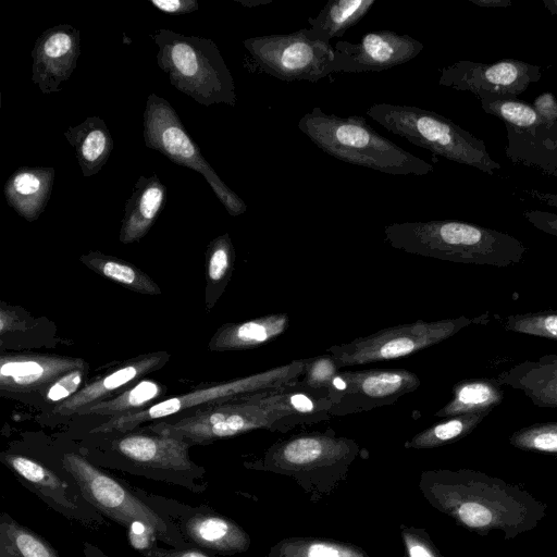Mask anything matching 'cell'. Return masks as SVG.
<instances>
[{
  "label": "cell",
  "mask_w": 557,
  "mask_h": 557,
  "mask_svg": "<svg viewBox=\"0 0 557 557\" xmlns=\"http://www.w3.org/2000/svg\"><path fill=\"white\" fill-rule=\"evenodd\" d=\"M419 488L433 508L481 536L498 532L513 540L535 529L547 510L524 488L471 469L426 470Z\"/></svg>",
  "instance_id": "cell-1"
},
{
  "label": "cell",
  "mask_w": 557,
  "mask_h": 557,
  "mask_svg": "<svg viewBox=\"0 0 557 557\" xmlns=\"http://www.w3.org/2000/svg\"><path fill=\"white\" fill-rule=\"evenodd\" d=\"M384 234L396 249L465 264L506 268L520 263L527 252L508 233L455 220L392 223Z\"/></svg>",
  "instance_id": "cell-2"
},
{
  "label": "cell",
  "mask_w": 557,
  "mask_h": 557,
  "mask_svg": "<svg viewBox=\"0 0 557 557\" xmlns=\"http://www.w3.org/2000/svg\"><path fill=\"white\" fill-rule=\"evenodd\" d=\"M299 129L321 150L341 161L392 175H428L434 168L381 136L359 115L342 117L314 107Z\"/></svg>",
  "instance_id": "cell-3"
},
{
  "label": "cell",
  "mask_w": 557,
  "mask_h": 557,
  "mask_svg": "<svg viewBox=\"0 0 557 557\" xmlns=\"http://www.w3.org/2000/svg\"><path fill=\"white\" fill-rule=\"evenodd\" d=\"M282 391L214 403L181 419L152 423L148 429L185 440L191 445H206L253 430L285 431L311 423L288 408Z\"/></svg>",
  "instance_id": "cell-4"
},
{
  "label": "cell",
  "mask_w": 557,
  "mask_h": 557,
  "mask_svg": "<svg viewBox=\"0 0 557 557\" xmlns=\"http://www.w3.org/2000/svg\"><path fill=\"white\" fill-rule=\"evenodd\" d=\"M157 64L171 85L199 104H236L233 76L213 40L165 28L152 35Z\"/></svg>",
  "instance_id": "cell-5"
},
{
  "label": "cell",
  "mask_w": 557,
  "mask_h": 557,
  "mask_svg": "<svg viewBox=\"0 0 557 557\" xmlns=\"http://www.w3.org/2000/svg\"><path fill=\"white\" fill-rule=\"evenodd\" d=\"M358 454L352 440L307 433L274 443L261 459L246 467L292 476L317 496L330 493L346 478Z\"/></svg>",
  "instance_id": "cell-6"
},
{
  "label": "cell",
  "mask_w": 557,
  "mask_h": 557,
  "mask_svg": "<svg viewBox=\"0 0 557 557\" xmlns=\"http://www.w3.org/2000/svg\"><path fill=\"white\" fill-rule=\"evenodd\" d=\"M367 114L388 132L434 154L490 175L502 169L482 139L434 111L407 104L374 103Z\"/></svg>",
  "instance_id": "cell-7"
},
{
  "label": "cell",
  "mask_w": 557,
  "mask_h": 557,
  "mask_svg": "<svg viewBox=\"0 0 557 557\" xmlns=\"http://www.w3.org/2000/svg\"><path fill=\"white\" fill-rule=\"evenodd\" d=\"M61 468L77 485L82 497L97 512L126 530L143 522L154 530L158 540L176 548L191 547L176 527L146 504L132 490L76 453H64Z\"/></svg>",
  "instance_id": "cell-8"
},
{
  "label": "cell",
  "mask_w": 557,
  "mask_h": 557,
  "mask_svg": "<svg viewBox=\"0 0 557 557\" xmlns=\"http://www.w3.org/2000/svg\"><path fill=\"white\" fill-rule=\"evenodd\" d=\"M309 360L292 363L231 381L194 388L152 404L148 408L109 418L89 433H128L144 422L164 419L187 409L203 407L236 397L276 392L296 385L306 372Z\"/></svg>",
  "instance_id": "cell-9"
},
{
  "label": "cell",
  "mask_w": 557,
  "mask_h": 557,
  "mask_svg": "<svg viewBox=\"0 0 557 557\" xmlns=\"http://www.w3.org/2000/svg\"><path fill=\"white\" fill-rule=\"evenodd\" d=\"M243 45L256 69L281 81L318 82L335 72L334 46L310 27L251 37Z\"/></svg>",
  "instance_id": "cell-10"
},
{
  "label": "cell",
  "mask_w": 557,
  "mask_h": 557,
  "mask_svg": "<svg viewBox=\"0 0 557 557\" xmlns=\"http://www.w3.org/2000/svg\"><path fill=\"white\" fill-rule=\"evenodd\" d=\"M143 119L144 141L147 148L157 150L178 165L200 173L232 216L246 212V203L206 161L200 148L188 135L176 111L168 100L156 94H150Z\"/></svg>",
  "instance_id": "cell-11"
},
{
  "label": "cell",
  "mask_w": 557,
  "mask_h": 557,
  "mask_svg": "<svg viewBox=\"0 0 557 557\" xmlns=\"http://www.w3.org/2000/svg\"><path fill=\"white\" fill-rule=\"evenodd\" d=\"M483 317H459L433 322L418 320L383 329L348 344L332 346L327 348V352L339 370L345 367L392 360L436 345L472 323H481Z\"/></svg>",
  "instance_id": "cell-12"
},
{
  "label": "cell",
  "mask_w": 557,
  "mask_h": 557,
  "mask_svg": "<svg viewBox=\"0 0 557 557\" xmlns=\"http://www.w3.org/2000/svg\"><path fill=\"white\" fill-rule=\"evenodd\" d=\"M131 487L140 499L172 522L191 547L218 555H235L250 547L249 534L234 520L209 506H190Z\"/></svg>",
  "instance_id": "cell-13"
},
{
  "label": "cell",
  "mask_w": 557,
  "mask_h": 557,
  "mask_svg": "<svg viewBox=\"0 0 557 557\" xmlns=\"http://www.w3.org/2000/svg\"><path fill=\"white\" fill-rule=\"evenodd\" d=\"M191 444L185 440L160 433H126L112 442V450L133 468L158 472L159 480L184 485L193 492H201L205 484L195 483L201 479L205 469L189 457Z\"/></svg>",
  "instance_id": "cell-14"
},
{
  "label": "cell",
  "mask_w": 557,
  "mask_h": 557,
  "mask_svg": "<svg viewBox=\"0 0 557 557\" xmlns=\"http://www.w3.org/2000/svg\"><path fill=\"white\" fill-rule=\"evenodd\" d=\"M440 73V85L470 91L474 96L486 92L518 97L542 78L541 66L515 59H503L494 63L461 60L441 69Z\"/></svg>",
  "instance_id": "cell-15"
},
{
  "label": "cell",
  "mask_w": 557,
  "mask_h": 557,
  "mask_svg": "<svg viewBox=\"0 0 557 557\" xmlns=\"http://www.w3.org/2000/svg\"><path fill=\"white\" fill-rule=\"evenodd\" d=\"M338 375L347 387L338 393L331 389L335 404L330 416L357 413L393 404L420 385L417 374L405 369L339 370Z\"/></svg>",
  "instance_id": "cell-16"
},
{
  "label": "cell",
  "mask_w": 557,
  "mask_h": 557,
  "mask_svg": "<svg viewBox=\"0 0 557 557\" xmlns=\"http://www.w3.org/2000/svg\"><path fill=\"white\" fill-rule=\"evenodd\" d=\"M0 458L27 488L69 519L86 525L103 522L96 509L83 506L82 502H87L75 482L71 484L54 470L25 455L2 453Z\"/></svg>",
  "instance_id": "cell-17"
},
{
  "label": "cell",
  "mask_w": 557,
  "mask_h": 557,
  "mask_svg": "<svg viewBox=\"0 0 557 557\" xmlns=\"http://www.w3.org/2000/svg\"><path fill=\"white\" fill-rule=\"evenodd\" d=\"M335 72H380L411 61L423 44L392 30L367 33L359 42L339 40L334 46Z\"/></svg>",
  "instance_id": "cell-18"
},
{
  "label": "cell",
  "mask_w": 557,
  "mask_h": 557,
  "mask_svg": "<svg viewBox=\"0 0 557 557\" xmlns=\"http://www.w3.org/2000/svg\"><path fill=\"white\" fill-rule=\"evenodd\" d=\"M32 81L42 94L61 90V83L70 79L81 54L79 30L70 24L46 29L35 41Z\"/></svg>",
  "instance_id": "cell-19"
},
{
  "label": "cell",
  "mask_w": 557,
  "mask_h": 557,
  "mask_svg": "<svg viewBox=\"0 0 557 557\" xmlns=\"http://www.w3.org/2000/svg\"><path fill=\"white\" fill-rule=\"evenodd\" d=\"M88 363L74 357L55 355H2L0 357V389L28 393L45 389L58 377Z\"/></svg>",
  "instance_id": "cell-20"
},
{
  "label": "cell",
  "mask_w": 557,
  "mask_h": 557,
  "mask_svg": "<svg viewBox=\"0 0 557 557\" xmlns=\"http://www.w3.org/2000/svg\"><path fill=\"white\" fill-rule=\"evenodd\" d=\"M170 359L166 351L150 352L129 359L111 372L86 383L69 399L59 403L52 413L75 414L79 409L113 397V394L148 373L161 369Z\"/></svg>",
  "instance_id": "cell-21"
},
{
  "label": "cell",
  "mask_w": 557,
  "mask_h": 557,
  "mask_svg": "<svg viewBox=\"0 0 557 557\" xmlns=\"http://www.w3.org/2000/svg\"><path fill=\"white\" fill-rule=\"evenodd\" d=\"M506 157L516 164L557 176V122L529 128L506 125Z\"/></svg>",
  "instance_id": "cell-22"
},
{
  "label": "cell",
  "mask_w": 557,
  "mask_h": 557,
  "mask_svg": "<svg viewBox=\"0 0 557 557\" xmlns=\"http://www.w3.org/2000/svg\"><path fill=\"white\" fill-rule=\"evenodd\" d=\"M166 201V187L153 174L139 176L126 200L119 239L132 244L141 239L158 219Z\"/></svg>",
  "instance_id": "cell-23"
},
{
  "label": "cell",
  "mask_w": 557,
  "mask_h": 557,
  "mask_svg": "<svg viewBox=\"0 0 557 557\" xmlns=\"http://www.w3.org/2000/svg\"><path fill=\"white\" fill-rule=\"evenodd\" d=\"M54 173L51 166L18 168L4 184L7 203L26 221H36L50 199Z\"/></svg>",
  "instance_id": "cell-24"
},
{
  "label": "cell",
  "mask_w": 557,
  "mask_h": 557,
  "mask_svg": "<svg viewBox=\"0 0 557 557\" xmlns=\"http://www.w3.org/2000/svg\"><path fill=\"white\" fill-rule=\"evenodd\" d=\"M498 383L521 391L535 406L557 408V355L522 361L496 377Z\"/></svg>",
  "instance_id": "cell-25"
},
{
  "label": "cell",
  "mask_w": 557,
  "mask_h": 557,
  "mask_svg": "<svg viewBox=\"0 0 557 557\" xmlns=\"http://www.w3.org/2000/svg\"><path fill=\"white\" fill-rule=\"evenodd\" d=\"M288 326L286 314H270L240 323L222 325L211 337V351H237L256 348L282 335Z\"/></svg>",
  "instance_id": "cell-26"
},
{
  "label": "cell",
  "mask_w": 557,
  "mask_h": 557,
  "mask_svg": "<svg viewBox=\"0 0 557 557\" xmlns=\"http://www.w3.org/2000/svg\"><path fill=\"white\" fill-rule=\"evenodd\" d=\"M63 135L75 149L85 177L97 174L113 150L112 136L99 116L87 117L81 124L69 127Z\"/></svg>",
  "instance_id": "cell-27"
},
{
  "label": "cell",
  "mask_w": 557,
  "mask_h": 557,
  "mask_svg": "<svg viewBox=\"0 0 557 557\" xmlns=\"http://www.w3.org/2000/svg\"><path fill=\"white\" fill-rule=\"evenodd\" d=\"M503 399L504 392L496 379L465 380L454 386L453 398L434 416L450 418L466 413H490Z\"/></svg>",
  "instance_id": "cell-28"
},
{
  "label": "cell",
  "mask_w": 557,
  "mask_h": 557,
  "mask_svg": "<svg viewBox=\"0 0 557 557\" xmlns=\"http://www.w3.org/2000/svg\"><path fill=\"white\" fill-rule=\"evenodd\" d=\"M79 261L99 275L127 289L145 295H159V285L134 264L100 251L82 255Z\"/></svg>",
  "instance_id": "cell-29"
},
{
  "label": "cell",
  "mask_w": 557,
  "mask_h": 557,
  "mask_svg": "<svg viewBox=\"0 0 557 557\" xmlns=\"http://www.w3.org/2000/svg\"><path fill=\"white\" fill-rule=\"evenodd\" d=\"M166 392L161 383L144 379L126 388L114 397L99 401L79 409L75 414L109 416L110 418L124 416L143 410L151 406Z\"/></svg>",
  "instance_id": "cell-30"
},
{
  "label": "cell",
  "mask_w": 557,
  "mask_h": 557,
  "mask_svg": "<svg viewBox=\"0 0 557 557\" xmlns=\"http://www.w3.org/2000/svg\"><path fill=\"white\" fill-rule=\"evenodd\" d=\"M376 0H330L314 17H309L310 28L330 40L341 37L361 21Z\"/></svg>",
  "instance_id": "cell-31"
},
{
  "label": "cell",
  "mask_w": 557,
  "mask_h": 557,
  "mask_svg": "<svg viewBox=\"0 0 557 557\" xmlns=\"http://www.w3.org/2000/svg\"><path fill=\"white\" fill-rule=\"evenodd\" d=\"M0 557H60L41 535L11 516H0Z\"/></svg>",
  "instance_id": "cell-32"
},
{
  "label": "cell",
  "mask_w": 557,
  "mask_h": 557,
  "mask_svg": "<svg viewBox=\"0 0 557 557\" xmlns=\"http://www.w3.org/2000/svg\"><path fill=\"white\" fill-rule=\"evenodd\" d=\"M235 250L227 233L212 239L206 249V308L210 311L232 276Z\"/></svg>",
  "instance_id": "cell-33"
},
{
  "label": "cell",
  "mask_w": 557,
  "mask_h": 557,
  "mask_svg": "<svg viewBox=\"0 0 557 557\" xmlns=\"http://www.w3.org/2000/svg\"><path fill=\"white\" fill-rule=\"evenodd\" d=\"M267 557H369L354 544L318 537H286L275 543Z\"/></svg>",
  "instance_id": "cell-34"
},
{
  "label": "cell",
  "mask_w": 557,
  "mask_h": 557,
  "mask_svg": "<svg viewBox=\"0 0 557 557\" xmlns=\"http://www.w3.org/2000/svg\"><path fill=\"white\" fill-rule=\"evenodd\" d=\"M488 414L478 412L450 417L418 433L405 443V447L425 449L456 442L470 434Z\"/></svg>",
  "instance_id": "cell-35"
},
{
  "label": "cell",
  "mask_w": 557,
  "mask_h": 557,
  "mask_svg": "<svg viewBox=\"0 0 557 557\" xmlns=\"http://www.w3.org/2000/svg\"><path fill=\"white\" fill-rule=\"evenodd\" d=\"M485 113L494 115L506 125L518 128L537 126L544 121L532 104L518 97L497 96L486 92L475 95Z\"/></svg>",
  "instance_id": "cell-36"
},
{
  "label": "cell",
  "mask_w": 557,
  "mask_h": 557,
  "mask_svg": "<svg viewBox=\"0 0 557 557\" xmlns=\"http://www.w3.org/2000/svg\"><path fill=\"white\" fill-rule=\"evenodd\" d=\"M513 447L543 454H557V421L535 423L511 434Z\"/></svg>",
  "instance_id": "cell-37"
},
{
  "label": "cell",
  "mask_w": 557,
  "mask_h": 557,
  "mask_svg": "<svg viewBox=\"0 0 557 557\" xmlns=\"http://www.w3.org/2000/svg\"><path fill=\"white\" fill-rule=\"evenodd\" d=\"M506 331L557 341V310L511 314L504 320Z\"/></svg>",
  "instance_id": "cell-38"
},
{
  "label": "cell",
  "mask_w": 557,
  "mask_h": 557,
  "mask_svg": "<svg viewBox=\"0 0 557 557\" xmlns=\"http://www.w3.org/2000/svg\"><path fill=\"white\" fill-rule=\"evenodd\" d=\"M338 371L339 369L330 355L310 359L299 383L308 389H330L332 380Z\"/></svg>",
  "instance_id": "cell-39"
},
{
  "label": "cell",
  "mask_w": 557,
  "mask_h": 557,
  "mask_svg": "<svg viewBox=\"0 0 557 557\" xmlns=\"http://www.w3.org/2000/svg\"><path fill=\"white\" fill-rule=\"evenodd\" d=\"M406 557H442L423 529L400 525Z\"/></svg>",
  "instance_id": "cell-40"
},
{
  "label": "cell",
  "mask_w": 557,
  "mask_h": 557,
  "mask_svg": "<svg viewBox=\"0 0 557 557\" xmlns=\"http://www.w3.org/2000/svg\"><path fill=\"white\" fill-rule=\"evenodd\" d=\"M88 367L66 372L46 387L45 397L50 401H64L75 395L83 386Z\"/></svg>",
  "instance_id": "cell-41"
},
{
  "label": "cell",
  "mask_w": 557,
  "mask_h": 557,
  "mask_svg": "<svg viewBox=\"0 0 557 557\" xmlns=\"http://www.w3.org/2000/svg\"><path fill=\"white\" fill-rule=\"evenodd\" d=\"M127 539L133 548L145 555L156 546L158 536L153 529L137 521L127 529Z\"/></svg>",
  "instance_id": "cell-42"
},
{
  "label": "cell",
  "mask_w": 557,
  "mask_h": 557,
  "mask_svg": "<svg viewBox=\"0 0 557 557\" xmlns=\"http://www.w3.org/2000/svg\"><path fill=\"white\" fill-rule=\"evenodd\" d=\"M523 216L535 228L557 237V213L530 209L523 211Z\"/></svg>",
  "instance_id": "cell-43"
},
{
  "label": "cell",
  "mask_w": 557,
  "mask_h": 557,
  "mask_svg": "<svg viewBox=\"0 0 557 557\" xmlns=\"http://www.w3.org/2000/svg\"><path fill=\"white\" fill-rule=\"evenodd\" d=\"M532 106L544 123L557 122V100L554 94L547 91L539 95Z\"/></svg>",
  "instance_id": "cell-44"
},
{
  "label": "cell",
  "mask_w": 557,
  "mask_h": 557,
  "mask_svg": "<svg viewBox=\"0 0 557 557\" xmlns=\"http://www.w3.org/2000/svg\"><path fill=\"white\" fill-rule=\"evenodd\" d=\"M150 3L164 13L187 14L199 9L196 0H150Z\"/></svg>",
  "instance_id": "cell-45"
},
{
  "label": "cell",
  "mask_w": 557,
  "mask_h": 557,
  "mask_svg": "<svg viewBox=\"0 0 557 557\" xmlns=\"http://www.w3.org/2000/svg\"><path fill=\"white\" fill-rule=\"evenodd\" d=\"M145 557H212L210 554L194 547L188 548H162L154 546Z\"/></svg>",
  "instance_id": "cell-46"
},
{
  "label": "cell",
  "mask_w": 557,
  "mask_h": 557,
  "mask_svg": "<svg viewBox=\"0 0 557 557\" xmlns=\"http://www.w3.org/2000/svg\"><path fill=\"white\" fill-rule=\"evenodd\" d=\"M22 326L21 320L16 312L11 308H4L3 305L0 308V331L1 335L7 332L20 330Z\"/></svg>",
  "instance_id": "cell-47"
},
{
  "label": "cell",
  "mask_w": 557,
  "mask_h": 557,
  "mask_svg": "<svg viewBox=\"0 0 557 557\" xmlns=\"http://www.w3.org/2000/svg\"><path fill=\"white\" fill-rule=\"evenodd\" d=\"M525 193L542 203L557 208V194L555 193L543 191L537 189H530L527 190Z\"/></svg>",
  "instance_id": "cell-48"
},
{
  "label": "cell",
  "mask_w": 557,
  "mask_h": 557,
  "mask_svg": "<svg viewBox=\"0 0 557 557\" xmlns=\"http://www.w3.org/2000/svg\"><path fill=\"white\" fill-rule=\"evenodd\" d=\"M474 5L480 8H509L512 5L511 0H469Z\"/></svg>",
  "instance_id": "cell-49"
},
{
  "label": "cell",
  "mask_w": 557,
  "mask_h": 557,
  "mask_svg": "<svg viewBox=\"0 0 557 557\" xmlns=\"http://www.w3.org/2000/svg\"><path fill=\"white\" fill-rule=\"evenodd\" d=\"M83 552L85 557H110L104 554L99 547L89 542L83 543Z\"/></svg>",
  "instance_id": "cell-50"
},
{
  "label": "cell",
  "mask_w": 557,
  "mask_h": 557,
  "mask_svg": "<svg viewBox=\"0 0 557 557\" xmlns=\"http://www.w3.org/2000/svg\"><path fill=\"white\" fill-rule=\"evenodd\" d=\"M240 4L247 8H256L259 5H264L271 3L273 0H236Z\"/></svg>",
  "instance_id": "cell-51"
},
{
  "label": "cell",
  "mask_w": 557,
  "mask_h": 557,
  "mask_svg": "<svg viewBox=\"0 0 557 557\" xmlns=\"http://www.w3.org/2000/svg\"><path fill=\"white\" fill-rule=\"evenodd\" d=\"M543 4L557 18V0H543Z\"/></svg>",
  "instance_id": "cell-52"
}]
</instances>
